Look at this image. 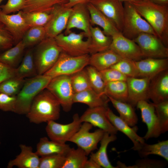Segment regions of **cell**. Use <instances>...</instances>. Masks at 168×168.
Here are the masks:
<instances>
[{"instance_id":"816d5d0a","label":"cell","mask_w":168,"mask_h":168,"mask_svg":"<svg viewBox=\"0 0 168 168\" xmlns=\"http://www.w3.org/2000/svg\"><path fill=\"white\" fill-rule=\"evenodd\" d=\"M91 0H68L63 5L66 7L72 8L74 6L79 4H86Z\"/></svg>"},{"instance_id":"f35d334b","label":"cell","mask_w":168,"mask_h":168,"mask_svg":"<svg viewBox=\"0 0 168 168\" xmlns=\"http://www.w3.org/2000/svg\"><path fill=\"white\" fill-rule=\"evenodd\" d=\"M25 79L16 76L8 78L0 83V93L16 96L20 91Z\"/></svg>"},{"instance_id":"11a10c76","label":"cell","mask_w":168,"mask_h":168,"mask_svg":"<svg viewBox=\"0 0 168 168\" xmlns=\"http://www.w3.org/2000/svg\"><path fill=\"white\" fill-rule=\"evenodd\" d=\"M120 0L122 1L123 2H131L138 1H141V0Z\"/></svg>"},{"instance_id":"ee69618b","label":"cell","mask_w":168,"mask_h":168,"mask_svg":"<svg viewBox=\"0 0 168 168\" xmlns=\"http://www.w3.org/2000/svg\"><path fill=\"white\" fill-rule=\"evenodd\" d=\"M153 104L159 123L161 133H164L168 130V100L156 104Z\"/></svg>"},{"instance_id":"603a6c76","label":"cell","mask_w":168,"mask_h":168,"mask_svg":"<svg viewBox=\"0 0 168 168\" xmlns=\"http://www.w3.org/2000/svg\"><path fill=\"white\" fill-rule=\"evenodd\" d=\"M20 147V153L8 162L7 167L16 166L19 168H39L40 157L33 152L32 147L21 144Z\"/></svg>"},{"instance_id":"e575fe53","label":"cell","mask_w":168,"mask_h":168,"mask_svg":"<svg viewBox=\"0 0 168 168\" xmlns=\"http://www.w3.org/2000/svg\"><path fill=\"white\" fill-rule=\"evenodd\" d=\"M137 151L141 157H145L150 155H156L161 156L168 161V140L159 142L153 144H149L144 142L141 144Z\"/></svg>"},{"instance_id":"f5cc1de1","label":"cell","mask_w":168,"mask_h":168,"mask_svg":"<svg viewBox=\"0 0 168 168\" xmlns=\"http://www.w3.org/2000/svg\"><path fill=\"white\" fill-rule=\"evenodd\" d=\"M100 165L92 159H88L85 163L83 168H101Z\"/></svg>"},{"instance_id":"b9f144b4","label":"cell","mask_w":168,"mask_h":168,"mask_svg":"<svg viewBox=\"0 0 168 168\" xmlns=\"http://www.w3.org/2000/svg\"><path fill=\"white\" fill-rule=\"evenodd\" d=\"M135 61L123 58L110 68L115 69L127 77H139Z\"/></svg>"},{"instance_id":"ffe728a7","label":"cell","mask_w":168,"mask_h":168,"mask_svg":"<svg viewBox=\"0 0 168 168\" xmlns=\"http://www.w3.org/2000/svg\"><path fill=\"white\" fill-rule=\"evenodd\" d=\"M148 97L154 104L168 100V69L151 79Z\"/></svg>"},{"instance_id":"83f0119b","label":"cell","mask_w":168,"mask_h":168,"mask_svg":"<svg viewBox=\"0 0 168 168\" xmlns=\"http://www.w3.org/2000/svg\"><path fill=\"white\" fill-rule=\"evenodd\" d=\"M109 100L106 95H101L92 89L75 93L73 98L74 103H79L87 105L90 108L100 106H108Z\"/></svg>"},{"instance_id":"4fadbf2b","label":"cell","mask_w":168,"mask_h":168,"mask_svg":"<svg viewBox=\"0 0 168 168\" xmlns=\"http://www.w3.org/2000/svg\"><path fill=\"white\" fill-rule=\"evenodd\" d=\"M120 0H91L92 5L111 20L119 32L123 29L124 7Z\"/></svg>"},{"instance_id":"4dcf8cb0","label":"cell","mask_w":168,"mask_h":168,"mask_svg":"<svg viewBox=\"0 0 168 168\" xmlns=\"http://www.w3.org/2000/svg\"><path fill=\"white\" fill-rule=\"evenodd\" d=\"M27 49L20 64L15 68L16 76L24 79L38 75L34 59L33 48Z\"/></svg>"},{"instance_id":"bcb514c9","label":"cell","mask_w":168,"mask_h":168,"mask_svg":"<svg viewBox=\"0 0 168 168\" xmlns=\"http://www.w3.org/2000/svg\"><path fill=\"white\" fill-rule=\"evenodd\" d=\"M14 45L12 36L4 25L0 21V53Z\"/></svg>"},{"instance_id":"ba28073f","label":"cell","mask_w":168,"mask_h":168,"mask_svg":"<svg viewBox=\"0 0 168 168\" xmlns=\"http://www.w3.org/2000/svg\"><path fill=\"white\" fill-rule=\"evenodd\" d=\"M85 37L86 35L83 31L77 34L71 31L67 35L61 33L54 38L62 51L71 56H77L89 54L90 38L84 40Z\"/></svg>"},{"instance_id":"1f68e13d","label":"cell","mask_w":168,"mask_h":168,"mask_svg":"<svg viewBox=\"0 0 168 168\" xmlns=\"http://www.w3.org/2000/svg\"><path fill=\"white\" fill-rule=\"evenodd\" d=\"M119 114V117L130 126H135L138 119L133 107L128 102L115 100L107 96Z\"/></svg>"},{"instance_id":"8992f818","label":"cell","mask_w":168,"mask_h":168,"mask_svg":"<svg viewBox=\"0 0 168 168\" xmlns=\"http://www.w3.org/2000/svg\"><path fill=\"white\" fill-rule=\"evenodd\" d=\"M89 54L74 56L62 51L54 66L44 74L51 78L61 75L71 76L89 65Z\"/></svg>"},{"instance_id":"3957f363","label":"cell","mask_w":168,"mask_h":168,"mask_svg":"<svg viewBox=\"0 0 168 168\" xmlns=\"http://www.w3.org/2000/svg\"><path fill=\"white\" fill-rule=\"evenodd\" d=\"M51 78L44 74L25 79L24 84L16 96L14 113L26 114L36 96L46 88Z\"/></svg>"},{"instance_id":"f6af8a7d","label":"cell","mask_w":168,"mask_h":168,"mask_svg":"<svg viewBox=\"0 0 168 168\" xmlns=\"http://www.w3.org/2000/svg\"><path fill=\"white\" fill-rule=\"evenodd\" d=\"M117 163V168H161L165 167L166 164L163 161L147 158L137 160L135 164L132 166H127L120 161Z\"/></svg>"},{"instance_id":"d6986e66","label":"cell","mask_w":168,"mask_h":168,"mask_svg":"<svg viewBox=\"0 0 168 168\" xmlns=\"http://www.w3.org/2000/svg\"><path fill=\"white\" fill-rule=\"evenodd\" d=\"M21 11L16 14H6L0 8V21L4 25L12 36L14 45L21 40L30 28L22 16Z\"/></svg>"},{"instance_id":"ac0fdd59","label":"cell","mask_w":168,"mask_h":168,"mask_svg":"<svg viewBox=\"0 0 168 168\" xmlns=\"http://www.w3.org/2000/svg\"><path fill=\"white\" fill-rule=\"evenodd\" d=\"M150 80L146 77H128L126 81L128 93L127 102L134 107L140 101H147Z\"/></svg>"},{"instance_id":"484cf974","label":"cell","mask_w":168,"mask_h":168,"mask_svg":"<svg viewBox=\"0 0 168 168\" xmlns=\"http://www.w3.org/2000/svg\"><path fill=\"white\" fill-rule=\"evenodd\" d=\"M116 134H110L105 132L100 142V146L97 151L90 154V158L92 159L102 168H116L112 165L110 161L107 153L109 144L117 139Z\"/></svg>"},{"instance_id":"d590c367","label":"cell","mask_w":168,"mask_h":168,"mask_svg":"<svg viewBox=\"0 0 168 168\" xmlns=\"http://www.w3.org/2000/svg\"><path fill=\"white\" fill-rule=\"evenodd\" d=\"M85 152L78 147L71 148L65 155V160L62 168H83L88 159Z\"/></svg>"},{"instance_id":"74e56055","label":"cell","mask_w":168,"mask_h":168,"mask_svg":"<svg viewBox=\"0 0 168 168\" xmlns=\"http://www.w3.org/2000/svg\"><path fill=\"white\" fill-rule=\"evenodd\" d=\"M21 14L27 25L30 28L35 26H44L51 17V14L41 12H24Z\"/></svg>"},{"instance_id":"c3c4849f","label":"cell","mask_w":168,"mask_h":168,"mask_svg":"<svg viewBox=\"0 0 168 168\" xmlns=\"http://www.w3.org/2000/svg\"><path fill=\"white\" fill-rule=\"evenodd\" d=\"M16 100V96H11L0 93V110L5 112H14Z\"/></svg>"},{"instance_id":"ab89813d","label":"cell","mask_w":168,"mask_h":168,"mask_svg":"<svg viewBox=\"0 0 168 168\" xmlns=\"http://www.w3.org/2000/svg\"><path fill=\"white\" fill-rule=\"evenodd\" d=\"M70 76L74 93L92 89L85 68Z\"/></svg>"},{"instance_id":"d4e9b609","label":"cell","mask_w":168,"mask_h":168,"mask_svg":"<svg viewBox=\"0 0 168 168\" xmlns=\"http://www.w3.org/2000/svg\"><path fill=\"white\" fill-rule=\"evenodd\" d=\"M86 6L90 13L91 25L100 26L106 35L111 37L119 32L114 24L91 2L86 4Z\"/></svg>"},{"instance_id":"9f6ffc18","label":"cell","mask_w":168,"mask_h":168,"mask_svg":"<svg viewBox=\"0 0 168 168\" xmlns=\"http://www.w3.org/2000/svg\"><path fill=\"white\" fill-rule=\"evenodd\" d=\"M4 0H0V4L1 3V2L3 1Z\"/></svg>"},{"instance_id":"60d3db41","label":"cell","mask_w":168,"mask_h":168,"mask_svg":"<svg viewBox=\"0 0 168 168\" xmlns=\"http://www.w3.org/2000/svg\"><path fill=\"white\" fill-rule=\"evenodd\" d=\"M85 69L92 89L100 95H105L104 93L105 84L100 72L90 65Z\"/></svg>"},{"instance_id":"4316f807","label":"cell","mask_w":168,"mask_h":168,"mask_svg":"<svg viewBox=\"0 0 168 168\" xmlns=\"http://www.w3.org/2000/svg\"><path fill=\"white\" fill-rule=\"evenodd\" d=\"M89 54H91L109 49L112 41L111 36L106 35L98 27H90Z\"/></svg>"},{"instance_id":"681fc988","label":"cell","mask_w":168,"mask_h":168,"mask_svg":"<svg viewBox=\"0 0 168 168\" xmlns=\"http://www.w3.org/2000/svg\"><path fill=\"white\" fill-rule=\"evenodd\" d=\"M25 0H8L5 4L0 6V8L3 12L10 14L22 10Z\"/></svg>"},{"instance_id":"836d02e7","label":"cell","mask_w":168,"mask_h":168,"mask_svg":"<svg viewBox=\"0 0 168 168\" xmlns=\"http://www.w3.org/2000/svg\"><path fill=\"white\" fill-rule=\"evenodd\" d=\"M104 94L115 100L127 102L128 93L125 81H117L105 84Z\"/></svg>"},{"instance_id":"d6a6232c","label":"cell","mask_w":168,"mask_h":168,"mask_svg":"<svg viewBox=\"0 0 168 168\" xmlns=\"http://www.w3.org/2000/svg\"><path fill=\"white\" fill-rule=\"evenodd\" d=\"M68 0H25L21 11L50 13L57 5L66 3Z\"/></svg>"},{"instance_id":"e0dca14e","label":"cell","mask_w":168,"mask_h":168,"mask_svg":"<svg viewBox=\"0 0 168 168\" xmlns=\"http://www.w3.org/2000/svg\"><path fill=\"white\" fill-rule=\"evenodd\" d=\"M108 106L89 108L80 117L82 123L86 122L110 134H116L118 131L112 124L106 115Z\"/></svg>"},{"instance_id":"5b68a950","label":"cell","mask_w":168,"mask_h":168,"mask_svg":"<svg viewBox=\"0 0 168 168\" xmlns=\"http://www.w3.org/2000/svg\"><path fill=\"white\" fill-rule=\"evenodd\" d=\"M124 2V12L122 34L133 40L142 33H150L157 36L151 26L133 5L129 2Z\"/></svg>"},{"instance_id":"f1b7e54d","label":"cell","mask_w":168,"mask_h":168,"mask_svg":"<svg viewBox=\"0 0 168 168\" xmlns=\"http://www.w3.org/2000/svg\"><path fill=\"white\" fill-rule=\"evenodd\" d=\"M71 148L66 143L49 140L47 138L43 137L40 139L37 144L35 152L40 156L54 154L66 155Z\"/></svg>"},{"instance_id":"9a60e30c","label":"cell","mask_w":168,"mask_h":168,"mask_svg":"<svg viewBox=\"0 0 168 168\" xmlns=\"http://www.w3.org/2000/svg\"><path fill=\"white\" fill-rule=\"evenodd\" d=\"M91 26L90 13L86 4H78L72 8L64 34H68L72 29L76 28L84 32L87 38H90Z\"/></svg>"},{"instance_id":"7bdbcfd3","label":"cell","mask_w":168,"mask_h":168,"mask_svg":"<svg viewBox=\"0 0 168 168\" xmlns=\"http://www.w3.org/2000/svg\"><path fill=\"white\" fill-rule=\"evenodd\" d=\"M65 155L54 154L41 156L39 168H62Z\"/></svg>"},{"instance_id":"8fae6325","label":"cell","mask_w":168,"mask_h":168,"mask_svg":"<svg viewBox=\"0 0 168 168\" xmlns=\"http://www.w3.org/2000/svg\"><path fill=\"white\" fill-rule=\"evenodd\" d=\"M47 123L45 130L51 140L57 142L65 143L75 134L80 128L82 123L77 114L73 116L70 123L63 124L50 121Z\"/></svg>"},{"instance_id":"5bb4252c","label":"cell","mask_w":168,"mask_h":168,"mask_svg":"<svg viewBox=\"0 0 168 168\" xmlns=\"http://www.w3.org/2000/svg\"><path fill=\"white\" fill-rule=\"evenodd\" d=\"M71 10L63 4L54 7L50 12L49 20L44 26L46 37L55 38L65 30Z\"/></svg>"},{"instance_id":"f907efd6","label":"cell","mask_w":168,"mask_h":168,"mask_svg":"<svg viewBox=\"0 0 168 168\" xmlns=\"http://www.w3.org/2000/svg\"><path fill=\"white\" fill-rule=\"evenodd\" d=\"M15 68L0 62V83L8 78L16 76Z\"/></svg>"},{"instance_id":"52a82bcc","label":"cell","mask_w":168,"mask_h":168,"mask_svg":"<svg viewBox=\"0 0 168 168\" xmlns=\"http://www.w3.org/2000/svg\"><path fill=\"white\" fill-rule=\"evenodd\" d=\"M46 88L58 100L63 111L71 110L74 103V93L70 76L61 75L52 78Z\"/></svg>"},{"instance_id":"7dc6e473","label":"cell","mask_w":168,"mask_h":168,"mask_svg":"<svg viewBox=\"0 0 168 168\" xmlns=\"http://www.w3.org/2000/svg\"><path fill=\"white\" fill-rule=\"evenodd\" d=\"M99 72L105 84L117 81H126L128 77L118 70L111 68Z\"/></svg>"},{"instance_id":"7a4b0ae2","label":"cell","mask_w":168,"mask_h":168,"mask_svg":"<svg viewBox=\"0 0 168 168\" xmlns=\"http://www.w3.org/2000/svg\"><path fill=\"white\" fill-rule=\"evenodd\" d=\"M60 106L56 98L45 88L35 98L26 116L30 122L35 124L55 121L60 117Z\"/></svg>"},{"instance_id":"f546056e","label":"cell","mask_w":168,"mask_h":168,"mask_svg":"<svg viewBox=\"0 0 168 168\" xmlns=\"http://www.w3.org/2000/svg\"><path fill=\"white\" fill-rule=\"evenodd\" d=\"M26 49L21 40L14 46L0 53V62L12 68H16L21 61Z\"/></svg>"},{"instance_id":"2e32d148","label":"cell","mask_w":168,"mask_h":168,"mask_svg":"<svg viewBox=\"0 0 168 168\" xmlns=\"http://www.w3.org/2000/svg\"><path fill=\"white\" fill-rule=\"evenodd\" d=\"M136 106L140 110L142 122L146 124L147 128L143 139L147 140L158 137L161 132L153 104L149 103L147 101L141 100Z\"/></svg>"},{"instance_id":"7c38bea8","label":"cell","mask_w":168,"mask_h":168,"mask_svg":"<svg viewBox=\"0 0 168 168\" xmlns=\"http://www.w3.org/2000/svg\"><path fill=\"white\" fill-rule=\"evenodd\" d=\"M112 37L109 49L122 58L135 61L143 58L139 46L133 40L126 37L120 32Z\"/></svg>"},{"instance_id":"9c48e42d","label":"cell","mask_w":168,"mask_h":168,"mask_svg":"<svg viewBox=\"0 0 168 168\" xmlns=\"http://www.w3.org/2000/svg\"><path fill=\"white\" fill-rule=\"evenodd\" d=\"M93 126L90 123L83 122L75 134L68 142L75 144L83 150L88 156L92 152L97 149V145L102 139L105 132L100 129L91 132Z\"/></svg>"},{"instance_id":"cb8c5ba5","label":"cell","mask_w":168,"mask_h":168,"mask_svg":"<svg viewBox=\"0 0 168 168\" xmlns=\"http://www.w3.org/2000/svg\"><path fill=\"white\" fill-rule=\"evenodd\" d=\"M122 58L110 49L91 54L89 65L99 71L110 68Z\"/></svg>"},{"instance_id":"277c9868","label":"cell","mask_w":168,"mask_h":168,"mask_svg":"<svg viewBox=\"0 0 168 168\" xmlns=\"http://www.w3.org/2000/svg\"><path fill=\"white\" fill-rule=\"evenodd\" d=\"M62 50L54 38L46 37L33 48L38 75L44 74L55 64Z\"/></svg>"},{"instance_id":"8d00e7d4","label":"cell","mask_w":168,"mask_h":168,"mask_svg":"<svg viewBox=\"0 0 168 168\" xmlns=\"http://www.w3.org/2000/svg\"><path fill=\"white\" fill-rule=\"evenodd\" d=\"M46 38L45 27L35 26L30 27L24 35L21 41L26 49L35 46Z\"/></svg>"},{"instance_id":"6da1fadb","label":"cell","mask_w":168,"mask_h":168,"mask_svg":"<svg viewBox=\"0 0 168 168\" xmlns=\"http://www.w3.org/2000/svg\"><path fill=\"white\" fill-rule=\"evenodd\" d=\"M130 2L151 26L157 37L168 47V5H158L148 0Z\"/></svg>"},{"instance_id":"db71d44e","label":"cell","mask_w":168,"mask_h":168,"mask_svg":"<svg viewBox=\"0 0 168 168\" xmlns=\"http://www.w3.org/2000/svg\"><path fill=\"white\" fill-rule=\"evenodd\" d=\"M155 4L161 5H168V0H148Z\"/></svg>"},{"instance_id":"44dd1931","label":"cell","mask_w":168,"mask_h":168,"mask_svg":"<svg viewBox=\"0 0 168 168\" xmlns=\"http://www.w3.org/2000/svg\"><path fill=\"white\" fill-rule=\"evenodd\" d=\"M106 115L117 130L124 133L131 140L133 144L132 149L137 151L141 144L145 142V140L137 133V127L135 126L133 128L130 126L119 116L115 114L108 107L106 110Z\"/></svg>"},{"instance_id":"7402d4cb","label":"cell","mask_w":168,"mask_h":168,"mask_svg":"<svg viewBox=\"0 0 168 168\" xmlns=\"http://www.w3.org/2000/svg\"><path fill=\"white\" fill-rule=\"evenodd\" d=\"M135 62L139 77L151 79L158 74L168 69V58H146Z\"/></svg>"},{"instance_id":"6f0895ef","label":"cell","mask_w":168,"mask_h":168,"mask_svg":"<svg viewBox=\"0 0 168 168\" xmlns=\"http://www.w3.org/2000/svg\"><path fill=\"white\" fill-rule=\"evenodd\" d=\"M0 144H1V142H0Z\"/></svg>"},{"instance_id":"30bf717a","label":"cell","mask_w":168,"mask_h":168,"mask_svg":"<svg viewBox=\"0 0 168 168\" xmlns=\"http://www.w3.org/2000/svg\"><path fill=\"white\" fill-rule=\"evenodd\" d=\"M133 40L139 46L143 58H168V47L157 36L142 33Z\"/></svg>"}]
</instances>
